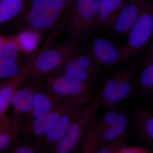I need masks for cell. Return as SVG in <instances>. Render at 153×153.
<instances>
[{
	"label": "cell",
	"mask_w": 153,
	"mask_h": 153,
	"mask_svg": "<svg viewBox=\"0 0 153 153\" xmlns=\"http://www.w3.org/2000/svg\"><path fill=\"white\" fill-rule=\"evenodd\" d=\"M127 1L128 0H103L97 13L94 31L101 30L108 33Z\"/></svg>",
	"instance_id": "obj_17"
},
{
	"label": "cell",
	"mask_w": 153,
	"mask_h": 153,
	"mask_svg": "<svg viewBox=\"0 0 153 153\" xmlns=\"http://www.w3.org/2000/svg\"><path fill=\"white\" fill-rule=\"evenodd\" d=\"M152 152L149 149H147L135 146H129L126 143L124 144L119 147L116 153H151Z\"/></svg>",
	"instance_id": "obj_26"
},
{
	"label": "cell",
	"mask_w": 153,
	"mask_h": 153,
	"mask_svg": "<svg viewBox=\"0 0 153 153\" xmlns=\"http://www.w3.org/2000/svg\"><path fill=\"white\" fill-rule=\"evenodd\" d=\"M86 105L74 107L68 110L41 139L52 148L62 137L71 123L82 112Z\"/></svg>",
	"instance_id": "obj_21"
},
{
	"label": "cell",
	"mask_w": 153,
	"mask_h": 153,
	"mask_svg": "<svg viewBox=\"0 0 153 153\" xmlns=\"http://www.w3.org/2000/svg\"><path fill=\"white\" fill-rule=\"evenodd\" d=\"M98 121L111 128L121 138L126 140L129 128V120L128 114L120 103L106 109L102 117L98 118Z\"/></svg>",
	"instance_id": "obj_18"
},
{
	"label": "cell",
	"mask_w": 153,
	"mask_h": 153,
	"mask_svg": "<svg viewBox=\"0 0 153 153\" xmlns=\"http://www.w3.org/2000/svg\"><path fill=\"white\" fill-rule=\"evenodd\" d=\"M153 2L149 1L128 34L126 44L120 48L121 65L145 52L152 44Z\"/></svg>",
	"instance_id": "obj_5"
},
{
	"label": "cell",
	"mask_w": 153,
	"mask_h": 153,
	"mask_svg": "<svg viewBox=\"0 0 153 153\" xmlns=\"http://www.w3.org/2000/svg\"><path fill=\"white\" fill-rule=\"evenodd\" d=\"M101 70L93 58L78 46L65 63L52 73L96 83Z\"/></svg>",
	"instance_id": "obj_8"
},
{
	"label": "cell",
	"mask_w": 153,
	"mask_h": 153,
	"mask_svg": "<svg viewBox=\"0 0 153 153\" xmlns=\"http://www.w3.org/2000/svg\"><path fill=\"white\" fill-rule=\"evenodd\" d=\"M30 0H0V27L13 21L23 12Z\"/></svg>",
	"instance_id": "obj_23"
},
{
	"label": "cell",
	"mask_w": 153,
	"mask_h": 153,
	"mask_svg": "<svg viewBox=\"0 0 153 153\" xmlns=\"http://www.w3.org/2000/svg\"><path fill=\"white\" fill-rule=\"evenodd\" d=\"M137 88L136 73L133 67L116 70L100 86L96 94L99 105L108 109L136 93Z\"/></svg>",
	"instance_id": "obj_4"
},
{
	"label": "cell",
	"mask_w": 153,
	"mask_h": 153,
	"mask_svg": "<svg viewBox=\"0 0 153 153\" xmlns=\"http://www.w3.org/2000/svg\"><path fill=\"white\" fill-rule=\"evenodd\" d=\"M93 98L69 97L63 100L48 112L20 129L19 134L25 139H41L68 110L90 103Z\"/></svg>",
	"instance_id": "obj_6"
},
{
	"label": "cell",
	"mask_w": 153,
	"mask_h": 153,
	"mask_svg": "<svg viewBox=\"0 0 153 153\" xmlns=\"http://www.w3.org/2000/svg\"><path fill=\"white\" fill-rule=\"evenodd\" d=\"M22 116L5 115L0 119V152L6 151L18 138L21 128Z\"/></svg>",
	"instance_id": "obj_20"
},
{
	"label": "cell",
	"mask_w": 153,
	"mask_h": 153,
	"mask_svg": "<svg viewBox=\"0 0 153 153\" xmlns=\"http://www.w3.org/2000/svg\"><path fill=\"white\" fill-rule=\"evenodd\" d=\"M97 131L100 148L108 146H120L126 143V140L121 138L112 128L100 123L98 120L97 123Z\"/></svg>",
	"instance_id": "obj_25"
},
{
	"label": "cell",
	"mask_w": 153,
	"mask_h": 153,
	"mask_svg": "<svg viewBox=\"0 0 153 153\" xmlns=\"http://www.w3.org/2000/svg\"><path fill=\"white\" fill-rule=\"evenodd\" d=\"M103 0H74L63 32L66 41L81 45L94 31L97 13Z\"/></svg>",
	"instance_id": "obj_3"
},
{
	"label": "cell",
	"mask_w": 153,
	"mask_h": 153,
	"mask_svg": "<svg viewBox=\"0 0 153 153\" xmlns=\"http://www.w3.org/2000/svg\"><path fill=\"white\" fill-rule=\"evenodd\" d=\"M25 53L18 34L8 36L0 51V79L12 78L19 72L24 63L21 56Z\"/></svg>",
	"instance_id": "obj_11"
},
{
	"label": "cell",
	"mask_w": 153,
	"mask_h": 153,
	"mask_svg": "<svg viewBox=\"0 0 153 153\" xmlns=\"http://www.w3.org/2000/svg\"><path fill=\"white\" fill-rule=\"evenodd\" d=\"M97 120L96 109L94 113L90 125L78 146L77 149H79L81 153H97L99 149V141L97 131Z\"/></svg>",
	"instance_id": "obj_24"
},
{
	"label": "cell",
	"mask_w": 153,
	"mask_h": 153,
	"mask_svg": "<svg viewBox=\"0 0 153 153\" xmlns=\"http://www.w3.org/2000/svg\"><path fill=\"white\" fill-rule=\"evenodd\" d=\"M96 83L85 82L63 74L52 73L44 78V88L62 97H92Z\"/></svg>",
	"instance_id": "obj_9"
},
{
	"label": "cell",
	"mask_w": 153,
	"mask_h": 153,
	"mask_svg": "<svg viewBox=\"0 0 153 153\" xmlns=\"http://www.w3.org/2000/svg\"><path fill=\"white\" fill-rule=\"evenodd\" d=\"M74 0H30L23 12L13 20L18 31L40 35L63 27Z\"/></svg>",
	"instance_id": "obj_1"
},
{
	"label": "cell",
	"mask_w": 153,
	"mask_h": 153,
	"mask_svg": "<svg viewBox=\"0 0 153 153\" xmlns=\"http://www.w3.org/2000/svg\"><path fill=\"white\" fill-rule=\"evenodd\" d=\"M44 78H28L17 89L11 101L13 114L22 117L30 112L35 96L44 88Z\"/></svg>",
	"instance_id": "obj_14"
},
{
	"label": "cell",
	"mask_w": 153,
	"mask_h": 153,
	"mask_svg": "<svg viewBox=\"0 0 153 153\" xmlns=\"http://www.w3.org/2000/svg\"><path fill=\"white\" fill-rule=\"evenodd\" d=\"M41 48V47L30 55L16 76L0 82V119L6 115L16 91L27 79L34 59Z\"/></svg>",
	"instance_id": "obj_12"
},
{
	"label": "cell",
	"mask_w": 153,
	"mask_h": 153,
	"mask_svg": "<svg viewBox=\"0 0 153 153\" xmlns=\"http://www.w3.org/2000/svg\"><path fill=\"white\" fill-rule=\"evenodd\" d=\"M66 98L54 94L44 88L35 96L30 112L22 117L21 128L48 112Z\"/></svg>",
	"instance_id": "obj_16"
},
{
	"label": "cell",
	"mask_w": 153,
	"mask_h": 153,
	"mask_svg": "<svg viewBox=\"0 0 153 153\" xmlns=\"http://www.w3.org/2000/svg\"><path fill=\"white\" fill-rule=\"evenodd\" d=\"M149 0H128L108 34L116 38L127 35Z\"/></svg>",
	"instance_id": "obj_13"
},
{
	"label": "cell",
	"mask_w": 153,
	"mask_h": 153,
	"mask_svg": "<svg viewBox=\"0 0 153 153\" xmlns=\"http://www.w3.org/2000/svg\"><path fill=\"white\" fill-rule=\"evenodd\" d=\"M62 31L57 29L50 33L36 55L28 78H44L65 63L78 45L70 41L53 44Z\"/></svg>",
	"instance_id": "obj_2"
},
{
	"label": "cell",
	"mask_w": 153,
	"mask_h": 153,
	"mask_svg": "<svg viewBox=\"0 0 153 153\" xmlns=\"http://www.w3.org/2000/svg\"><path fill=\"white\" fill-rule=\"evenodd\" d=\"M10 153H48L51 147L41 139H19L6 151Z\"/></svg>",
	"instance_id": "obj_22"
},
{
	"label": "cell",
	"mask_w": 153,
	"mask_h": 153,
	"mask_svg": "<svg viewBox=\"0 0 153 153\" xmlns=\"http://www.w3.org/2000/svg\"><path fill=\"white\" fill-rule=\"evenodd\" d=\"M153 43L143 52L145 55L142 67L138 74H136L137 92L142 96L153 94Z\"/></svg>",
	"instance_id": "obj_19"
},
{
	"label": "cell",
	"mask_w": 153,
	"mask_h": 153,
	"mask_svg": "<svg viewBox=\"0 0 153 153\" xmlns=\"http://www.w3.org/2000/svg\"><path fill=\"white\" fill-rule=\"evenodd\" d=\"M79 46L101 69H111L121 65L120 48L110 36L96 37Z\"/></svg>",
	"instance_id": "obj_10"
},
{
	"label": "cell",
	"mask_w": 153,
	"mask_h": 153,
	"mask_svg": "<svg viewBox=\"0 0 153 153\" xmlns=\"http://www.w3.org/2000/svg\"><path fill=\"white\" fill-rule=\"evenodd\" d=\"M7 36H0V51H1L3 44L7 40Z\"/></svg>",
	"instance_id": "obj_27"
},
{
	"label": "cell",
	"mask_w": 153,
	"mask_h": 153,
	"mask_svg": "<svg viewBox=\"0 0 153 153\" xmlns=\"http://www.w3.org/2000/svg\"><path fill=\"white\" fill-rule=\"evenodd\" d=\"M98 97L95 95L93 100L86 105L84 109L73 120L62 137L51 148L54 153L74 152L78 149L91 122L94 113L99 106Z\"/></svg>",
	"instance_id": "obj_7"
},
{
	"label": "cell",
	"mask_w": 153,
	"mask_h": 153,
	"mask_svg": "<svg viewBox=\"0 0 153 153\" xmlns=\"http://www.w3.org/2000/svg\"><path fill=\"white\" fill-rule=\"evenodd\" d=\"M131 121L136 138L147 147H153L152 111L146 106H137L133 111Z\"/></svg>",
	"instance_id": "obj_15"
}]
</instances>
